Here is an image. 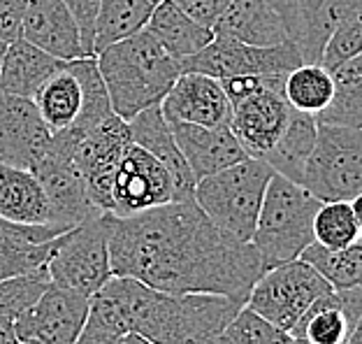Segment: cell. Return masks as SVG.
I'll use <instances>...</instances> for the list:
<instances>
[{"label":"cell","instance_id":"obj_1","mask_svg":"<svg viewBox=\"0 0 362 344\" xmlns=\"http://www.w3.org/2000/svg\"><path fill=\"white\" fill-rule=\"evenodd\" d=\"M110 260L114 277H133L156 291L214 293L242 305L265 273L253 242L221 233L195 198L133 217L110 214Z\"/></svg>","mask_w":362,"mask_h":344},{"label":"cell","instance_id":"obj_2","mask_svg":"<svg viewBox=\"0 0 362 344\" xmlns=\"http://www.w3.org/2000/svg\"><path fill=\"white\" fill-rule=\"evenodd\" d=\"M244 305L214 293H165L112 277L90 298V314L119 333H139L156 344H214Z\"/></svg>","mask_w":362,"mask_h":344},{"label":"cell","instance_id":"obj_3","mask_svg":"<svg viewBox=\"0 0 362 344\" xmlns=\"http://www.w3.org/2000/svg\"><path fill=\"white\" fill-rule=\"evenodd\" d=\"M110 93L112 110L130 121L135 114L160 105L181 75L179 59L146 28L117 40L95 54Z\"/></svg>","mask_w":362,"mask_h":344},{"label":"cell","instance_id":"obj_4","mask_svg":"<svg viewBox=\"0 0 362 344\" xmlns=\"http://www.w3.org/2000/svg\"><path fill=\"white\" fill-rule=\"evenodd\" d=\"M318 207L320 200L309 188L276 172L272 175L251 237L265 270L298 260L302 251L314 244Z\"/></svg>","mask_w":362,"mask_h":344},{"label":"cell","instance_id":"obj_5","mask_svg":"<svg viewBox=\"0 0 362 344\" xmlns=\"http://www.w3.org/2000/svg\"><path fill=\"white\" fill-rule=\"evenodd\" d=\"M272 175L274 170L265 161L249 156L197 179L193 198L221 233L237 242H251Z\"/></svg>","mask_w":362,"mask_h":344},{"label":"cell","instance_id":"obj_6","mask_svg":"<svg viewBox=\"0 0 362 344\" xmlns=\"http://www.w3.org/2000/svg\"><path fill=\"white\" fill-rule=\"evenodd\" d=\"M47 126L84 135L114 112L95 56L65 61L33 96Z\"/></svg>","mask_w":362,"mask_h":344},{"label":"cell","instance_id":"obj_7","mask_svg":"<svg viewBox=\"0 0 362 344\" xmlns=\"http://www.w3.org/2000/svg\"><path fill=\"white\" fill-rule=\"evenodd\" d=\"M47 270L54 284L93 298L114 277L110 260V212H100L56 237Z\"/></svg>","mask_w":362,"mask_h":344},{"label":"cell","instance_id":"obj_8","mask_svg":"<svg viewBox=\"0 0 362 344\" xmlns=\"http://www.w3.org/2000/svg\"><path fill=\"white\" fill-rule=\"evenodd\" d=\"M302 186L320 202L358 198L362 193V128L318 124Z\"/></svg>","mask_w":362,"mask_h":344},{"label":"cell","instance_id":"obj_9","mask_svg":"<svg viewBox=\"0 0 362 344\" xmlns=\"http://www.w3.org/2000/svg\"><path fill=\"white\" fill-rule=\"evenodd\" d=\"M332 286L307 260H291V263L267 268L246 298V307L253 309L276 328L291 331L298 319L314 305V302L330 293Z\"/></svg>","mask_w":362,"mask_h":344},{"label":"cell","instance_id":"obj_10","mask_svg":"<svg viewBox=\"0 0 362 344\" xmlns=\"http://www.w3.org/2000/svg\"><path fill=\"white\" fill-rule=\"evenodd\" d=\"M79 137L81 135L75 130H56L47 154L33 168L52 205V224L68 231L81 221L100 214V210L90 202L84 177L72 159Z\"/></svg>","mask_w":362,"mask_h":344},{"label":"cell","instance_id":"obj_11","mask_svg":"<svg viewBox=\"0 0 362 344\" xmlns=\"http://www.w3.org/2000/svg\"><path fill=\"white\" fill-rule=\"evenodd\" d=\"M304 59L295 40L276 47H251L230 38H216L188 59H181V72H202L214 79L242 75H288Z\"/></svg>","mask_w":362,"mask_h":344},{"label":"cell","instance_id":"obj_12","mask_svg":"<svg viewBox=\"0 0 362 344\" xmlns=\"http://www.w3.org/2000/svg\"><path fill=\"white\" fill-rule=\"evenodd\" d=\"M170 200H177L170 170L144 147L130 142L114 172L110 214L133 217Z\"/></svg>","mask_w":362,"mask_h":344},{"label":"cell","instance_id":"obj_13","mask_svg":"<svg viewBox=\"0 0 362 344\" xmlns=\"http://www.w3.org/2000/svg\"><path fill=\"white\" fill-rule=\"evenodd\" d=\"M130 142H133V137H130L128 121L121 119L117 112H112L100 124L86 130L75 147L72 159L84 177L90 202L100 212H112L114 172H117L119 159Z\"/></svg>","mask_w":362,"mask_h":344},{"label":"cell","instance_id":"obj_14","mask_svg":"<svg viewBox=\"0 0 362 344\" xmlns=\"http://www.w3.org/2000/svg\"><path fill=\"white\" fill-rule=\"evenodd\" d=\"M88 296L52 282L35 305L14 321L16 338L37 344H75L88 319Z\"/></svg>","mask_w":362,"mask_h":344},{"label":"cell","instance_id":"obj_15","mask_svg":"<svg viewBox=\"0 0 362 344\" xmlns=\"http://www.w3.org/2000/svg\"><path fill=\"white\" fill-rule=\"evenodd\" d=\"M52 128L33 98L0 88V161L33 170L52 144Z\"/></svg>","mask_w":362,"mask_h":344},{"label":"cell","instance_id":"obj_16","mask_svg":"<svg viewBox=\"0 0 362 344\" xmlns=\"http://www.w3.org/2000/svg\"><path fill=\"white\" fill-rule=\"evenodd\" d=\"M284 81L262 86L235 105L230 130L244 147L246 156L265 159L286 128L293 108L284 96Z\"/></svg>","mask_w":362,"mask_h":344},{"label":"cell","instance_id":"obj_17","mask_svg":"<svg viewBox=\"0 0 362 344\" xmlns=\"http://www.w3.org/2000/svg\"><path fill=\"white\" fill-rule=\"evenodd\" d=\"M160 110L168 121H186L197 126H230L233 103L223 84L202 72H181L163 98Z\"/></svg>","mask_w":362,"mask_h":344},{"label":"cell","instance_id":"obj_18","mask_svg":"<svg viewBox=\"0 0 362 344\" xmlns=\"http://www.w3.org/2000/svg\"><path fill=\"white\" fill-rule=\"evenodd\" d=\"M21 38L63 61L90 56L81 42L75 16L63 0H28Z\"/></svg>","mask_w":362,"mask_h":344},{"label":"cell","instance_id":"obj_19","mask_svg":"<svg viewBox=\"0 0 362 344\" xmlns=\"http://www.w3.org/2000/svg\"><path fill=\"white\" fill-rule=\"evenodd\" d=\"M170 128L195 179L209 177L214 172L249 159L230 126L211 128L186 124V121H170Z\"/></svg>","mask_w":362,"mask_h":344},{"label":"cell","instance_id":"obj_20","mask_svg":"<svg viewBox=\"0 0 362 344\" xmlns=\"http://www.w3.org/2000/svg\"><path fill=\"white\" fill-rule=\"evenodd\" d=\"M211 30L216 38H230L251 47H276L293 40L272 0H230L211 23Z\"/></svg>","mask_w":362,"mask_h":344},{"label":"cell","instance_id":"obj_21","mask_svg":"<svg viewBox=\"0 0 362 344\" xmlns=\"http://www.w3.org/2000/svg\"><path fill=\"white\" fill-rule=\"evenodd\" d=\"M360 314L362 293L330 291L320 296L288 333L307 344H346Z\"/></svg>","mask_w":362,"mask_h":344},{"label":"cell","instance_id":"obj_22","mask_svg":"<svg viewBox=\"0 0 362 344\" xmlns=\"http://www.w3.org/2000/svg\"><path fill=\"white\" fill-rule=\"evenodd\" d=\"M128 126H130L133 142L144 147L146 151H151L153 156L170 170L172 182H175L177 200H191L195 195L197 179L191 172V168H188L175 135H172L170 121L165 119V114H163L160 105H153V108L135 114V117L128 121Z\"/></svg>","mask_w":362,"mask_h":344},{"label":"cell","instance_id":"obj_23","mask_svg":"<svg viewBox=\"0 0 362 344\" xmlns=\"http://www.w3.org/2000/svg\"><path fill=\"white\" fill-rule=\"evenodd\" d=\"M65 228L54 224H14L0 217V280L30 275L47 268L54 240Z\"/></svg>","mask_w":362,"mask_h":344},{"label":"cell","instance_id":"obj_24","mask_svg":"<svg viewBox=\"0 0 362 344\" xmlns=\"http://www.w3.org/2000/svg\"><path fill=\"white\" fill-rule=\"evenodd\" d=\"M0 217L28 226L52 224V205L33 170L0 161Z\"/></svg>","mask_w":362,"mask_h":344},{"label":"cell","instance_id":"obj_25","mask_svg":"<svg viewBox=\"0 0 362 344\" xmlns=\"http://www.w3.org/2000/svg\"><path fill=\"white\" fill-rule=\"evenodd\" d=\"M63 63V59H56L30 45L28 40L19 38L7 45L3 65H0V88L14 96L33 98Z\"/></svg>","mask_w":362,"mask_h":344},{"label":"cell","instance_id":"obj_26","mask_svg":"<svg viewBox=\"0 0 362 344\" xmlns=\"http://www.w3.org/2000/svg\"><path fill=\"white\" fill-rule=\"evenodd\" d=\"M316 135H318L316 114H307L293 108L286 128L281 130L279 140L274 142V147L267 151V156L262 161H265L276 175H284L288 179H293V182L302 184L304 170H307L311 151H314V147H316Z\"/></svg>","mask_w":362,"mask_h":344},{"label":"cell","instance_id":"obj_27","mask_svg":"<svg viewBox=\"0 0 362 344\" xmlns=\"http://www.w3.org/2000/svg\"><path fill=\"white\" fill-rule=\"evenodd\" d=\"M146 30L175 56V59H188L202 47H207L214 40V30L204 23L191 19L177 3L160 0L156 3L153 12L146 21Z\"/></svg>","mask_w":362,"mask_h":344},{"label":"cell","instance_id":"obj_28","mask_svg":"<svg viewBox=\"0 0 362 344\" xmlns=\"http://www.w3.org/2000/svg\"><path fill=\"white\" fill-rule=\"evenodd\" d=\"M362 0H298V45L304 63H318L330 33Z\"/></svg>","mask_w":362,"mask_h":344},{"label":"cell","instance_id":"obj_29","mask_svg":"<svg viewBox=\"0 0 362 344\" xmlns=\"http://www.w3.org/2000/svg\"><path fill=\"white\" fill-rule=\"evenodd\" d=\"M332 72L334 93L330 105L316 114L318 124L362 128V54L337 65Z\"/></svg>","mask_w":362,"mask_h":344},{"label":"cell","instance_id":"obj_30","mask_svg":"<svg viewBox=\"0 0 362 344\" xmlns=\"http://www.w3.org/2000/svg\"><path fill=\"white\" fill-rule=\"evenodd\" d=\"M156 3L153 0H100L95 19L93 52H103L117 40H123L142 30L149 21Z\"/></svg>","mask_w":362,"mask_h":344},{"label":"cell","instance_id":"obj_31","mask_svg":"<svg viewBox=\"0 0 362 344\" xmlns=\"http://www.w3.org/2000/svg\"><path fill=\"white\" fill-rule=\"evenodd\" d=\"M300 258L314 265L332 286V291L362 293V240H356L349 247L337 251H330L314 242L302 251Z\"/></svg>","mask_w":362,"mask_h":344},{"label":"cell","instance_id":"obj_32","mask_svg":"<svg viewBox=\"0 0 362 344\" xmlns=\"http://www.w3.org/2000/svg\"><path fill=\"white\" fill-rule=\"evenodd\" d=\"M332 93V72L320 63H302L288 72L284 81V96L291 108L307 114L323 112L330 105Z\"/></svg>","mask_w":362,"mask_h":344},{"label":"cell","instance_id":"obj_33","mask_svg":"<svg viewBox=\"0 0 362 344\" xmlns=\"http://www.w3.org/2000/svg\"><path fill=\"white\" fill-rule=\"evenodd\" d=\"M360 240L358 221L353 205L349 200L320 202L314 217V242L320 247L337 251Z\"/></svg>","mask_w":362,"mask_h":344},{"label":"cell","instance_id":"obj_34","mask_svg":"<svg viewBox=\"0 0 362 344\" xmlns=\"http://www.w3.org/2000/svg\"><path fill=\"white\" fill-rule=\"evenodd\" d=\"M214 344H293V335L244 305Z\"/></svg>","mask_w":362,"mask_h":344},{"label":"cell","instance_id":"obj_35","mask_svg":"<svg viewBox=\"0 0 362 344\" xmlns=\"http://www.w3.org/2000/svg\"><path fill=\"white\" fill-rule=\"evenodd\" d=\"M49 284H52V277H49L47 268L30 275L0 280V316L16 321L26 309L35 305Z\"/></svg>","mask_w":362,"mask_h":344},{"label":"cell","instance_id":"obj_36","mask_svg":"<svg viewBox=\"0 0 362 344\" xmlns=\"http://www.w3.org/2000/svg\"><path fill=\"white\" fill-rule=\"evenodd\" d=\"M358 54H362V3L330 33L318 63L334 70L337 65L356 59Z\"/></svg>","mask_w":362,"mask_h":344},{"label":"cell","instance_id":"obj_37","mask_svg":"<svg viewBox=\"0 0 362 344\" xmlns=\"http://www.w3.org/2000/svg\"><path fill=\"white\" fill-rule=\"evenodd\" d=\"M63 3L70 7L72 16H75L86 52L90 56H95L93 40H95V19H98V10H100V0H63Z\"/></svg>","mask_w":362,"mask_h":344},{"label":"cell","instance_id":"obj_38","mask_svg":"<svg viewBox=\"0 0 362 344\" xmlns=\"http://www.w3.org/2000/svg\"><path fill=\"white\" fill-rule=\"evenodd\" d=\"M26 5L28 0H0V40L7 45L21 38Z\"/></svg>","mask_w":362,"mask_h":344},{"label":"cell","instance_id":"obj_39","mask_svg":"<svg viewBox=\"0 0 362 344\" xmlns=\"http://www.w3.org/2000/svg\"><path fill=\"white\" fill-rule=\"evenodd\" d=\"M123 335L126 333H119L110 323H105L103 319L88 312V319L75 344H123Z\"/></svg>","mask_w":362,"mask_h":344},{"label":"cell","instance_id":"obj_40","mask_svg":"<svg viewBox=\"0 0 362 344\" xmlns=\"http://www.w3.org/2000/svg\"><path fill=\"white\" fill-rule=\"evenodd\" d=\"M172 3H177L191 19L211 28V23L216 21L218 14L230 5V0H172Z\"/></svg>","mask_w":362,"mask_h":344},{"label":"cell","instance_id":"obj_41","mask_svg":"<svg viewBox=\"0 0 362 344\" xmlns=\"http://www.w3.org/2000/svg\"><path fill=\"white\" fill-rule=\"evenodd\" d=\"M272 5L284 16L286 28L291 33V38L295 40L298 38V0H272Z\"/></svg>","mask_w":362,"mask_h":344},{"label":"cell","instance_id":"obj_42","mask_svg":"<svg viewBox=\"0 0 362 344\" xmlns=\"http://www.w3.org/2000/svg\"><path fill=\"white\" fill-rule=\"evenodd\" d=\"M0 344H19V338H16L12 319L0 316Z\"/></svg>","mask_w":362,"mask_h":344},{"label":"cell","instance_id":"obj_43","mask_svg":"<svg viewBox=\"0 0 362 344\" xmlns=\"http://www.w3.org/2000/svg\"><path fill=\"white\" fill-rule=\"evenodd\" d=\"M346 344H362V314L358 316L356 326H353V331H351V335H349Z\"/></svg>","mask_w":362,"mask_h":344},{"label":"cell","instance_id":"obj_44","mask_svg":"<svg viewBox=\"0 0 362 344\" xmlns=\"http://www.w3.org/2000/svg\"><path fill=\"white\" fill-rule=\"evenodd\" d=\"M353 205V212H356V221H358V235H360V240H362V193L358 195V198H353L351 200Z\"/></svg>","mask_w":362,"mask_h":344},{"label":"cell","instance_id":"obj_45","mask_svg":"<svg viewBox=\"0 0 362 344\" xmlns=\"http://www.w3.org/2000/svg\"><path fill=\"white\" fill-rule=\"evenodd\" d=\"M123 344H156V342H151L149 338H144L139 333H126L123 335Z\"/></svg>","mask_w":362,"mask_h":344},{"label":"cell","instance_id":"obj_46","mask_svg":"<svg viewBox=\"0 0 362 344\" xmlns=\"http://www.w3.org/2000/svg\"><path fill=\"white\" fill-rule=\"evenodd\" d=\"M5 52H7V42H5V40H0V65H3V56H5Z\"/></svg>","mask_w":362,"mask_h":344},{"label":"cell","instance_id":"obj_47","mask_svg":"<svg viewBox=\"0 0 362 344\" xmlns=\"http://www.w3.org/2000/svg\"><path fill=\"white\" fill-rule=\"evenodd\" d=\"M19 344H37V342H19Z\"/></svg>","mask_w":362,"mask_h":344},{"label":"cell","instance_id":"obj_48","mask_svg":"<svg viewBox=\"0 0 362 344\" xmlns=\"http://www.w3.org/2000/svg\"><path fill=\"white\" fill-rule=\"evenodd\" d=\"M153 3H160V0H153Z\"/></svg>","mask_w":362,"mask_h":344}]
</instances>
